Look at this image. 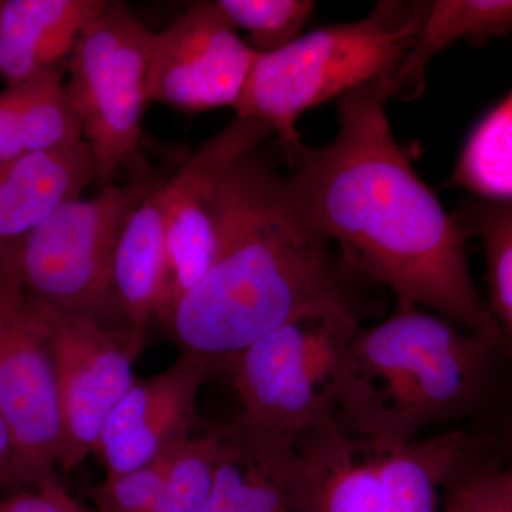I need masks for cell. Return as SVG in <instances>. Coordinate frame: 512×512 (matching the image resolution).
<instances>
[{"mask_svg":"<svg viewBox=\"0 0 512 512\" xmlns=\"http://www.w3.org/2000/svg\"><path fill=\"white\" fill-rule=\"evenodd\" d=\"M393 76L335 100L339 131L329 144L282 150L293 194L355 278L467 332L504 338L471 275L467 232L394 140L384 109Z\"/></svg>","mask_w":512,"mask_h":512,"instance_id":"cell-1","label":"cell"},{"mask_svg":"<svg viewBox=\"0 0 512 512\" xmlns=\"http://www.w3.org/2000/svg\"><path fill=\"white\" fill-rule=\"evenodd\" d=\"M275 154L256 148L222 177L214 264L167 323L184 352L212 369L289 323L362 316L355 276L303 214Z\"/></svg>","mask_w":512,"mask_h":512,"instance_id":"cell-2","label":"cell"},{"mask_svg":"<svg viewBox=\"0 0 512 512\" xmlns=\"http://www.w3.org/2000/svg\"><path fill=\"white\" fill-rule=\"evenodd\" d=\"M340 426L377 453L430 427L476 426L512 399V348L396 302L389 318L359 326L340 356Z\"/></svg>","mask_w":512,"mask_h":512,"instance_id":"cell-3","label":"cell"},{"mask_svg":"<svg viewBox=\"0 0 512 512\" xmlns=\"http://www.w3.org/2000/svg\"><path fill=\"white\" fill-rule=\"evenodd\" d=\"M430 2L377 3L366 18L326 26L272 53H258L235 103L241 119L264 121L279 148L302 143L299 117L329 100L394 74L412 52Z\"/></svg>","mask_w":512,"mask_h":512,"instance_id":"cell-4","label":"cell"},{"mask_svg":"<svg viewBox=\"0 0 512 512\" xmlns=\"http://www.w3.org/2000/svg\"><path fill=\"white\" fill-rule=\"evenodd\" d=\"M362 316L335 313L289 323L225 365L239 403L225 434L249 453L292 450L305 434L340 424L336 375Z\"/></svg>","mask_w":512,"mask_h":512,"instance_id":"cell-5","label":"cell"},{"mask_svg":"<svg viewBox=\"0 0 512 512\" xmlns=\"http://www.w3.org/2000/svg\"><path fill=\"white\" fill-rule=\"evenodd\" d=\"M130 173L126 184L66 202L25 238L0 248L30 301L127 326L114 295V258L128 218L163 181L144 164Z\"/></svg>","mask_w":512,"mask_h":512,"instance_id":"cell-6","label":"cell"},{"mask_svg":"<svg viewBox=\"0 0 512 512\" xmlns=\"http://www.w3.org/2000/svg\"><path fill=\"white\" fill-rule=\"evenodd\" d=\"M156 33L123 5L90 23L69 56L70 100L101 187L141 165L140 141Z\"/></svg>","mask_w":512,"mask_h":512,"instance_id":"cell-7","label":"cell"},{"mask_svg":"<svg viewBox=\"0 0 512 512\" xmlns=\"http://www.w3.org/2000/svg\"><path fill=\"white\" fill-rule=\"evenodd\" d=\"M46 313L30 301L0 255V410L8 421L20 474L35 488L56 476L62 414Z\"/></svg>","mask_w":512,"mask_h":512,"instance_id":"cell-8","label":"cell"},{"mask_svg":"<svg viewBox=\"0 0 512 512\" xmlns=\"http://www.w3.org/2000/svg\"><path fill=\"white\" fill-rule=\"evenodd\" d=\"M42 309L62 414L57 466L70 471L96 453L104 424L136 380L133 365L144 343L127 326L90 313Z\"/></svg>","mask_w":512,"mask_h":512,"instance_id":"cell-9","label":"cell"},{"mask_svg":"<svg viewBox=\"0 0 512 512\" xmlns=\"http://www.w3.org/2000/svg\"><path fill=\"white\" fill-rule=\"evenodd\" d=\"M272 136L274 131L264 121L237 117L202 143L173 174L175 194L165 232L163 292L157 315L164 325L214 264L220 241L222 177Z\"/></svg>","mask_w":512,"mask_h":512,"instance_id":"cell-10","label":"cell"},{"mask_svg":"<svg viewBox=\"0 0 512 512\" xmlns=\"http://www.w3.org/2000/svg\"><path fill=\"white\" fill-rule=\"evenodd\" d=\"M256 55L217 2L194 3L156 33L148 100L190 114L234 109Z\"/></svg>","mask_w":512,"mask_h":512,"instance_id":"cell-11","label":"cell"},{"mask_svg":"<svg viewBox=\"0 0 512 512\" xmlns=\"http://www.w3.org/2000/svg\"><path fill=\"white\" fill-rule=\"evenodd\" d=\"M212 370L195 353L183 352L160 375L137 379L110 414L96 453L107 474H124L156 463L190 439L198 393Z\"/></svg>","mask_w":512,"mask_h":512,"instance_id":"cell-12","label":"cell"},{"mask_svg":"<svg viewBox=\"0 0 512 512\" xmlns=\"http://www.w3.org/2000/svg\"><path fill=\"white\" fill-rule=\"evenodd\" d=\"M93 181L96 163L84 141L0 164V248L25 238Z\"/></svg>","mask_w":512,"mask_h":512,"instance_id":"cell-13","label":"cell"},{"mask_svg":"<svg viewBox=\"0 0 512 512\" xmlns=\"http://www.w3.org/2000/svg\"><path fill=\"white\" fill-rule=\"evenodd\" d=\"M110 5L104 0H3L0 77L16 86L56 67Z\"/></svg>","mask_w":512,"mask_h":512,"instance_id":"cell-14","label":"cell"},{"mask_svg":"<svg viewBox=\"0 0 512 512\" xmlns=\"http://www.w3.org/2000/svg\"><path fill=\"white\" fill-rule=\"evenodd\" d=\"M173 175L164 178L128 218L113 265L114 295L127 328L146 343L147 328L157 319L164 281L168 215L173 207Z\"/></svg>","mask_w":512,"mask_h":512,"instance_id":"cell-15","label":"cell"},{"mask_svg":"<svg viewBox=\"0 0 512 512\" xmlns=\"http://www.w3.org/2000/svg\"><path fill=\"white\" fill-rule=\"evenodd\" d=\"M512 33V0H434L412 52L392 80V99L414 100L423 94L434 57L458 39L484 42Z\"/></svg>","mask_w":512,"mask_h":512,"instance_id":"cell-16","label":"cell"},{"mask_svg":"<svg viewBox=\"0 0 512 512\" xmlns=\"http://www.w3.org/2000/svg\"><path fill=\"white\" fill-rule=\"evenodd\" d=\"M471 437L470 429L456 427L379 453V512H434L437 487L446 483Z\"/></svg>","mask_w":512,"mask_h":512,"instance_id":"cell-17","label":"cell"},{"mask_svg":"<svg viewBox=\"0 0 512 512\" xmlns=\"http://www.w3.org/2000/svg\"><path fill=\"white\" fill-rule=\"evenodd\" d=\"M8 89L15 99L26 153L62 150L82 143V124L56 67Z\"/></svg>","mask_w":512,"mask_h":512,"instance_id":"cell-18","label":"cell"},{"mask_svg":"<svg viewBox=\"0 0 512 512\" xmlns=\"http://www.w3.org/2000/svg\"><path fill=\"white\" fill-rule=\"evenodd\" d=\"M454 217L467 235L480 238L487 264V306L512 348V201L474 198Z\"/></svg>","mask_w":512,"mask_h":512,"instance_id":"cell-19","label":"cell"},{"mask_svg":"<svg viewBox=\"0 0 512 512\" xmlns=\"http://www.w3.org/2000/svg\"><path fill=\"white\" fill-rule=\"evenodd\" d=\"M448 185L487 200L512 201V92L468 138Z\"/></svg>","mask_w":512,"mask_h":512,"instance_id":"cell-20","label":"cell"},{"mask_svg":"<svg viewBox=\"0 0 512 512\" xmlns=\"http://www.w3.org/2000/svg\"><path fill=\"white\" fill-rule=\"evenodd\" d=\"M221 431L224 450L210 500L202 512H292L301 508L244 448Z\"/></svg>","mask_w":512,"mask_h":512,"instance_id":"cell-21","label":"cell"},{"mask_svg":"<svg viewBox=\"0 0 512 512\" xmlns=\"http://www.w3.org/2000/svg\"><path fill=\"white\" fill-rule=\"evenodd\" d=\"M224 450L222 431L190 437L168 454L156 512H202Z\"/></svg>","mask_w":512,"mask_h":512,"instance_id":"cell-22","label":"cell"},{"mask_svg":"<svg viewBox=\"0 0 512 512\" xmlns=\"http://www.w3.org/2000/svg\"><path fill=\"white\" fill-rule=\"evenodd\" d=\"M237 30H244L258 53H272L302 36L316 3L311 0H218Z\"/></svg>","mask_w":512,"mask_h":512,"instance_id":"cell-23","label":"cell"},{"mask_svg":"<svg viewBox=\"0 0 512 512\" xmlns=\"http://www.w3.org/2000/svg\"><path fill=\"white\" fill-rule=\"evenodd\" d=\"M167 458L165 456L130 473L107 474L106 480L92 490L97 511L156 512Z\"/></svg>","mask_w":512,"mask_h":512,"instance_id":"cell-24","label":"cell"},{"mask_svg":"<svg viewBox=\"0 0 512 512\" xmlns=\"http://www.w3.org/2000/svg\"><path fill=\"white\" fill-rule=\"evenodd\" d=\"M0 512H89L67 493L56 476L46 478L32 490L10 494L0 500Z\"/></svg>","mask_w":512,"mask_h":512,"instance_id":"cell-25","label":"cell"},{"mask_svg":"<svg viewBox=\"0 0 512 512\" xmlns=\"http://www.w3.org/2000/svg\"><path fill=\"white\" fill-rule=\"evenodd\" d=\"M471 430L504 467L512 470V399Z\"/></svg>","mask_w":512,"mask_h":512,"instance_id":"cell-26","label":"cell"},{"mask_svg":"<svg viewBox=\"0 0 512 512\" xmlns=\"http://www.w3.org/2000/svg\"><path fill=\"white\" fill-rule=\"evenodd\" d=\"M26 148L20 133L18 110L10 90L0 93V164L25 156Z\"/></svg>","mask_w":512,"mask_h":512,"instance_id":"cell-27","label":"cell"},{"mask_svg":"<svg viewBox=\"0 0 512 512\" xmlns=\"http://www.w3.org/2000/svg\"><path fill=\"white\" fill-rule=\"evenodd\" d=\"M18 464L15 440L2 410H0V493H19L25 488Z\"/></svg>","mask_w":512,"mask_h":512,"instance_id":"cell-28","label":"cell"},{"mask_svg":"<svg viewBox=\"0 0 512 512\" xmlns=\"http://www.w3.org/2000/svg\"><path fill=\"white\" fill-rule=\"evenodd\" d=\"M0 5H2V2H0Z\"/></svg>","mask_w":512,"mask_h":512,"instance_id":"cell-29","label":"cell"}]
</instances>
